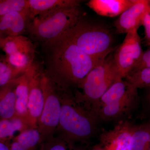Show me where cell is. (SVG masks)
<instances>
[{"instance_id":"obj_10","label":"cell","mask_w":150,"mask_h":150,"mask_svg":"<svg viewBox=\"0 0 150 150\" xmlns=\"http://www.w3.org/2000/svg\"><path fill=\"white\" fill-rule=\"evenodd\" d=\"M133 126L128 121H119L112 129L102 131L99 145L105 150H130Z\"/></svg>"},{"instance_id":"obj_24","label":"cell","mask_w":150,"mask_h":150,"mask_svg":"<svg viewBox=\"0 0 150 150\" xmlns=\"http://www.w3.org/2000/svg\"><path fill=\"white\" fill-rule=\"evenodd\" d=\"M125 79L137 89L150 88V67L130 74Z\"/></svg>"},{"instance_id":"obj_22","label":"cell","mask_w":150,"mask_h":150,"mask_svg":"<svg viewBox=\"0 0 150 150\" xmlns=\"http://www.w3.org/2000/svg\"><path fill=\"white\" fill-rule=\"evenodd\" d=\"M24 74L17 71L10 65L6 55H0V87L20 77Z\"/></svg>"},{"instance_id":"obj_20","label":"cell","mask_w":150,"mask_h":150,"mask_svg":"<svg viewBox=\"0 0 150 150\" xmlns=\"http://www.w3.org/2000/svg\"><path fill=\"white\" fill-rule=\"evenodd\" d=\"M30 129L24 120L15 116L10 119L0 121V139L12 137L17 131L22 132Z\"/></svg>"},{"instance_id":"obj_21","label":"cell","mask_w":150,"mask_h":150,"mask_svg":"<svg viewBox=\"0 0 150 150\" xmlns=\"http://www.w3.org/2000/svg\"><path fill=\"white\" fill-rule=\"evenodd\" d=\"M34 54L16 53L6 56L7 61L17 71L25 74L35 61Z\"/></svg>"},{"instance_id":"obj_25","label":"cell","mask_w":150,"mask_h":150,"mask_svg":"<svg viewBox=\"0 0 150 150\" xmlns=\"http://www.w3.org/2000/svg\"><path fill=\"white\" fill-rule=\"evenodd\" d=\"M28 10V0H0V18L12 12Z\"/></svg>"},{"instance_id":"obj_27","label":"cell","mask_w":150,"mask_h":150,"mask_svg":"<svg viewBox=\"0 0 150 150\" xmlns=\"http://www.w3.org/2000/svg\"><path fill=\"white\" fill-rule=\"evenodd\" d=\"M142 25L144 28V40L146 45L150 47V13L145 15L142 23Z\"/></svg>"},{"instance_id":"obj_16","label":"cell","mask_w":150,"mask_h":150,"mask_svg":"<svg viewBox=\"0 0 150 150\" xmlns=\"http://www.w3.org/2000/svg\"><path fill=\"white\" fill-rule=\"evenodd\" d=\"M44 142L37 129H29L21 132L15 137L9 146L10 150H39Z\"/></svg>"},{"instance_id":"obj_9","label":"cell","mask_w":150,"mask_h":150,"mask_svg":"<svg viewBox=\"0 0 150 150\" xmlns=\"http://www.w3.org/2000/svg\"><path fill=\"white\" fill-rule=\"evenodd\" d=\"M43 72V64L35 61L26 71L29 90L28 121L30 129H37L43 109L44 100L41 83Z\"/></svg>"},{"instance_id":"obj_12","label":"cell","mask_w":150,"mask_h":150,"mask_svg":"<svg viewBox=\"0 0 150 150\" xmlns=\"http://www.w3.org/2000/svg\"><path fill=\"white\" fill-rule=\"evenodd\" d=\"M31 21L29 9L7 14L0 18V35L4 38L22 35Z\"/></svg>"},{"instance_id":"obj_14","label":"cell","mask_w":150,"mask_h":150,"mask_svg":"<svg viewBox=\"0 0 150 150\" xmlns=\"http://www.w3.org/2000/svg\"><path fill=\"white\" fill-rule=\"evenodd\" d=\"M134 0H91L86 5L100 16H119L133 4Z\"/></svg>"},{"instance_id":"obj_1","label":"cell","mask_w":150,"mask_h":150,"mask_svg":"<svg viewBox=\"0 0 150 150\" xmlns=\"http://www.w3.org/2000/svg\"><path fill=\"white\" fill-rule=\"evenodd\" d=\"M41 51L44 72L60 92L74 93L99 65L62 35L41 43Z\"/></svg>"},{"instance_id":"obj_17","label":"cell","mask_w":150,"mask_h":150,"mask_svg":"<svg viewBox=\"0 0 150 150\" xmlns=\"http://www.w3.org/2000/svg\"><path fill=\"white\" fill-rule=\"evenodd\" d=\"M1 49L6 56L16 53L35 55V46L31 39L23 35L8 37L3 40Z\"/></svg>"},{"instance_id":"obj_3","label":"cell","mask_w":150,"mask_h":150,"mask_svg":"<svg viewBox=\"0 0 150 150\" xmlns=\"http://www.w3.org/2000/svg\"><path fill=\"white\" fill-rule=\"evenodd\" d=\"M62 35L99 64L113 51L110 31L87 20L84 16Z\"/></svg>"},{"instance_id":"obj_11","label":"cell","mask_w":150,"mask_h":150,"mask_svg":"<svg viewBox=\"0 0 150 150\" xmlns=\"http://www.w3.org/2000/svg\"><path fill=\"white\" fill-rule=\"evenodd\" d=\"M150 13L149 0H134L133 4L119 16L114 23L117 32L127 33L131 30L139 29L146 14Z\"/></svg>"},{"instance_id":"obj_32","label":"cell","mask_w":150,"mask_h":150,"mask_svg":"<svg viewBox=\"0 0 150 150\" xmlns=\"http://www.w3.org/2000/svg\"><path fill=\"white\" fill-rule=\"evenodd\" d=\"M149 150H150V147L149 149Z\"/></svg>"},{"instance_id":"obj_5","label":"cell","mask_w":150,"mask_h":150,"mask_svg":"<svg viewBox=\"0 0 150 150\" xmlns=\"http://www.w3.org/2000/svg\"><path fill=\"white\" fill-rule=\"evenodd\" d=\"M84 16L80 6L61 9L33 19L26 32L32 39L42 43L64 34Z\"/></svg>"},{"instance_id":"obj_29","label":"cell","mask_w":150,"mask_h":150,"mask_svg":"<svg viewBox=\"0 0 150 150\" xmlns=\"http://www.w3.org/2000/svg\"><path fill=\"white\" fill-rule=\"evenodd\" d=\"M0 150H10L9 146H7L4 143L0 141Z\"/></svg>"},{"instance_id":"obj_13","label":"cell","mask_w":150,"mask_h":150,"mask_svg":"<svg viewBox=\"0 0 150 150\" xmlns=\"http://www.w3.org/2000/svg\"><path fill=\"white\" fill-rule=\"evenodd\" d=\"M81 0H28L31 21L35 17L61 9L80 6Z\"/></svg>"},{"instance_id":"obj_23","label":"cell","mask_w":150,"mask_h":150,"mask_svg":"<svg viewBox=\"0 0 150 150\" xmlns=\"http://www.w3.org/2000/svg\"><path fill=\"white\" fill-rule=\"evenodd\" d=\"M39 150H84L79 147L76 144L63 139L60 137H54L46 140L41 144Z\"/></svg>"},{"instance_id":"obj_26","label":"cell","mask_w":150,"mask_h":150,"mask_svg":"<svg viewBox=\"0 0 150 150\" xmlns=\"http://www.w3.org/2000/svg\"><path fill=\"white\" fill-rule=\"evenodd\" d=\"M150 67V47L144 51L139 61L133 68L130 74ZM128 75V76H129Z\"/></svg>"},{"instance_id":"obj_19","label":"cell","mask_w":150,"mask_h":150,"mask_svg":"<svg viewBox=\"0 0 150 150\" xmlns=\"http://www.w3.org/2000/svg\"><path fill=\"white\" fill-rule=\"evenodd\" d=\"M150 147V122L134 126L130 150H149Z\"/></svg>"},{"instance_id":"obj_2","label":"cell","mask_w":150,"mask_h":150,"mask_svg":"<svg viewBox=\"0 0 150 150\" xmlns=\"http://www.w3.org/2000/svg\"><path fill=\"white\" fill-rule=\"evenodd\" d=\"M59 93L62 108L55 136L73 144L86 143L96 131L99 119L74 93Z\"/></svg>"},{"instance_id":"obj_7","label":"cell","mask_w":150,"mask_h":150,"mask_svg":"<svg viewBox=\"0 0 150 150\" xmlns=\"http://www.w3.org/2000/svg\"><path fill=\"white\" fill-rule=\"evenodd\" d=\"M41 83L44 105L37 129L44 142L55 136L60 120L62 104L59 92L52 81L45 75L44 70Z\"/></svg>"},{"instance_id":"obj_33","label":"cell","mask_w":150,"mask_h":150,"mask_svg":"<svg viewBox=\"0 0 150 150\" xmlns=\"http://www.w3.org/2000/svg\"><path fill=\"white\" fill-rule=\"evenodd\" d=\"M149 2H150V0H149Z\"/></svg>"},{"instance_id":"obj_4","label":"cell","mask_w":150,"mask_h":150,"mask_svg":"<svg viewBox=\"0 0 150 150\" xmlns=\"http://www.w3.org/2000/svg\"><path fill=\"white\" fill-rule=\"evenodd\" d=\"M138 89L126 80L119 79L92 109L99 121H122L137 105L139 100Z\"/></svg>"},{"instance_id":"obj_18","label":"cell","mask_w":150,"mask_h":150,"mask_svg":"<svg viewBox=\"0 0 150 150\" xmlns=\"http://www.w3.org/2000/svg\"><path fill=\"white\" fill-rule=\"evenodd\" d=\"M15 95V116L21 118L28 125V106L29 90L28 77L26 72L20 79L19 81L16 88Z\"/></svg>"},{"instance_id":"obj_31","label":"cell","mask_w":150,"mask_h":150,"mask_svg":"<svg viewBox=\"0 0 150 150\" xmlns=\"http://www.w3.org/2000/svg\"><path fill=\"white\" fill-rule=\"evenodd\" d=\"M4 39V38L0 35V49H1L2 43L3 40Z\"/></svg>"},{"instance_id":"obj_8","label":"cell","mask_w":150,"mask_h":150,"mask_svg":"<svg viewBox=\"0 0 150 150\" xmlns=\"http://www.w3.org/2000/svg\"><path fill=\"white\" fill-rule=\"evenodd\" d=\"M138 30L134 29L127 33L123 42L113 54L115 67L122 79H126L131 72L144 52Z\"/></svg>"},{"instance_id":"obj_15","label":"cell","mask_w":150,"mask_h":150,"mask_svg":"<svg viewBox=\"0 0 150 150\" xmlns=\"http://www.w3.org/2000/svg\"><path fill=\"white\" fill-rule=\"evenodd\" d=\"M20 77L0 87V117L2 119H11L16 115L15 90Z\"/></svg>"},{"instance_id":"obj_30","label":"cell","mask_w":150,"mask_h":150,"mask_svg":"<svg viewBox=\"0 0 150 150\" xmlns=\"http://www.w3.org/2000/svg\"><path fill=\"white\" fill-rule=\"evenodd\" d=\"M90 150H105L103 148L101 147L99 144L96 145L94 146Z\"/></svg>"},{"instance_id":"obj_6","label":"cell","mask_w":150,"mask_h":150,"mask_svg":"<svg viewBox=\"0 0 150 150\" xmlns=\"http://www.w3.org/2000/svg\"><path fill=\"white\" fill-rule=\"evenodd\" d=\"M121 78L115 67L113 55L110 54L87 75L78 88L82 91L76 90L74 92L75 98L92 109L94 105Z\"/></svg>"},{"instance_id":"obj_28","label":"cell","mask_w":150,"mask_h":150,"mask_svg":"<svg viewBox=\"0 0 150 150\" xmlns=\"http://www.w3.org/2000/svg\"><path fill=\"white\" fill-rule=\"evenodd\" d=\"M147 89H148V91L146 96V101L149 109L150 110V88Z\"/></svg>"}]
</instances>
